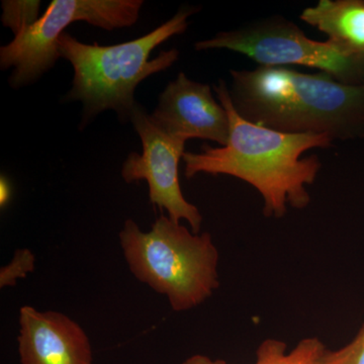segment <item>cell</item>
I'll return each mask as SVG.
<instances>
[{
  "label": "cell",
  "instance_id": "cell-1",
  "mask_svg": "<svg viewBox=\"0 0 364 364\" xmlns=\"http://www.w3.org/2000/svg\"><path fill=\"white\" fill-rule=\"evenodd\" d=\"M214 90L229 117V141L223 147L203 145L200 153H184L186 178L223 174L247 182L262 196L267 218L284 217L289 205L296 210L308 207L311 196L306 186L317 178L321 162L317 155H301L314 148L330 147L332 139L282 133L254 124L234 109L226 81L221 79Z\"/></svg>",
  "mask_w": 364,
  "mask_h": 364
},
{
  "label": "cell",
  "instance_id": "cell-2",
  "mask_svg": "<svg viewBox=\"0 0 364 364\" xmlns=\"http://www.w3.org/2000/svg\"><path fill=\"white\" fill-rule=\"evenodd\" d=\"M230 75L232 105L249 122L282 133L326 135L333 142L364 136V85L282 66Z\"/></svg>",
  "mask_w": 364,
  "mask_h": 364
},
{
  "label": "cell",
  "instance_id": "cell-3",
  "mask_svg": "<svg viewBox=\"0 0 364 364\" xmlns=\"http://www.w3.org/2000/svg\"><path fill=\"white\" fill-rule=\"evenodd\" d=\"M198 11L196 7H181L176 16L152 32L117 45L85 44L64 33L58 41L60 56L70 62L74 70L65 102L82 104V126L109 109L116 112L123 121H130L136 105V86L153 74L167 70L179 57L176 49L161 51L150 60L151 53L162 43L186 32L189 16Z\"/></svg>",
  "mask_w": 364,
  "mask_h": 364
},
{
  "label": "cell",
  "instance_id": "cell-4",
  "mask_svg": "<svg viewBox=\"0 0 364 364\" xmlns=\"http://www.w3.org/2000/svg\"><path fill=\"white\" fill-rule=\"evenodd\" d=\"M119 238L132 274L166 296L174 312L202 305L219 289V251L210 233L161 215L148 232L127 220Z\"/></svg>",
  "mask_w": 364,
  "mask_h": 364
},
{
  "label": "cell",
  "instance_id": "cell-5",
  "mask_svg": "<svg viewBox=\"0 0 364 364\" xmlns=\"http://www.w3.org/2000/svg\"><path fill=\"white\" fill-rule=\"evenodd\" d=\"M196 51L225 49L245 55L260 66L318 69L349 85H364V51L338 41L311 39L282 16L249 21L196 43Z\"/></svg>",
  "mask_w": 364,
  "mask_h": 364
},
{
  "label": "cell",
  "instance_id": "cell-6",
  "mask_svg": "<svg viewBox=\"0 0 364 364\" xmlns=\"http://www.w3.org/2000/svg\"><path fill=\"white\" fill-rule=\"evenodd\" d=\"M142 0H53L47 11L25 32L0 48V68L13 67L9 85H33L61 58L58 41L73 23L114 31L135 25Z\"/></svg>",
  "mask_w": 364,
  "mask_h": 364
},
{
  "label": "cell",
  "instance_id": "cell-7",
  "mask_svg": "<svg viewBox=\"0 0 364 364\" xmlns=\"http://www.w3.org/2000/svg\"><path fill=\"white\" fill-rule=\"evenodd\" d=\"M130 121L140 136L143 151L142 154L132 152L124 160L122 167L124 181L127 183L147 182L152 205L166 210L173 222H188L191 231L200 234L203 215L184 198L179 183L178 165L186 153V142L158 128L139 104Z\"/></svg>",
  "mask_w": 364,
  "mask_h": 364
},
{
  "label": "cell",
  "instance_id": "cell-8",
  "mask_svg": "<svg viewBox=\"0 0 364 364\" xmlns=\"http://www.w3.org/2000/svg\"><path fill=\"white\" fill-rule=\"evenodd\" d=\"M150 119L165 133L184 142L203 139L223 147L229 141V117L215 100L212 87L191 80L183 72L160 93Z\"/></svg>",
  "mask_w": 364,
  "mask_h": 364
},
{
  "label": "cell",
  "instance_id": "cell-9",
  "mask_svg": "<svg viewBox=\"0 0 364 364\" xmlns=\"http://www.w3.org/2000/svg\"><path fill=\"white\" fill-rule=\"evenodd\" d=\"M18 325L21 364H93L87 334L65 314L23 306Z\"/></svg>",
  "mask_w": 364,
  "mask_h": 364
},
{
  "label": "cell",
  "instance_id": "cell-10",
  "mask_svg": "<svg viewBox=\"0 0 364 364\" xmlns=\"http://www.w3.org/2000/svg\"><path fill=\"white\" fill-rule=\"evenodd\" d=\"M301 20L352 49L364 51L363 0H320L306 7Z\"/></svg>",
  "mask_w": 364,
  "mask_h": 364
},
{
  "label": "cell",
  "instance_id": "cell-11",
  "mask_svg": "<svg viewBox=\"0 0 364 364\" xmlns=\"http://www.w3.org/2000/svg\"><path fill=\"white\" fill-rule=\"evenodd\" d=\"M326 346L317 337L301 339L298 345L287 352V345L282 340L265 339L256 350L253 364H320ZM181 364H228L221 359H212L203 354H195Z\"/></svg>",
  "mask_w": 364,
  "mask_h": 364
},
{
  "label": "cell",
  "instance_id": "cell-12",
  "mask_svg": "<svg viewBox=\"0 0 364 364\" xmlns=\"http://www.w3.org/2000/svg\"><path fill=\"white\" fill-rule=\"evenodd\" d=\"M40 6L41 1L4 0L1 2L2 25L11 28L16 37L39 20Z\"/></svg>",
  "mask_w": 364,
  "mask_h": 364
},
{
  "label": "cell",
  "instance_id": "cell-13",
  "mask_svg": "<svg viewBox=\"0 0 364 364\" xmlns=\"http://www.w3.org/2000/svg\"><path fill=\"white\" fill-rule=\"evenodd\" d=\"M36 257L28 249H18L13 259L0 270V287H14L18 279H25L26 274L35 269Z\"/></svg>",
  "mask_w": 364,
  "mask_h": 364
},
{
  "label": "cell",
  "instance_id": "cell-14",
  "mask_svg": "<svg viewBox=\"0 0 364 364\" xmlns=\"http://www.w3.org/2000/svg\"><path fill=\"white\" fill-rule=\"evenodd\" d=\"M320 364H364V325L350 343L338 350L326 349Z\"/></svg>",
  "mask_w": 364,
  "mask_h": 364
},
{
  "label": "cell",
  "instance_id": "cell-15",
  "mask_svg": "<svg viewBox=\"0 0 364 364\" xmlns=\"http://www.w3.org/2000/svg\"><path fill=\"white\" fill-rule=\"evenodd\" d=\"M11 195H13V189L11 183L6 176H1L0 178V207L1 208H6L7 203L11 202Z\"/></svg>",
  "mask_w": 364,
  "mask_h": 364
}]
</instances>
